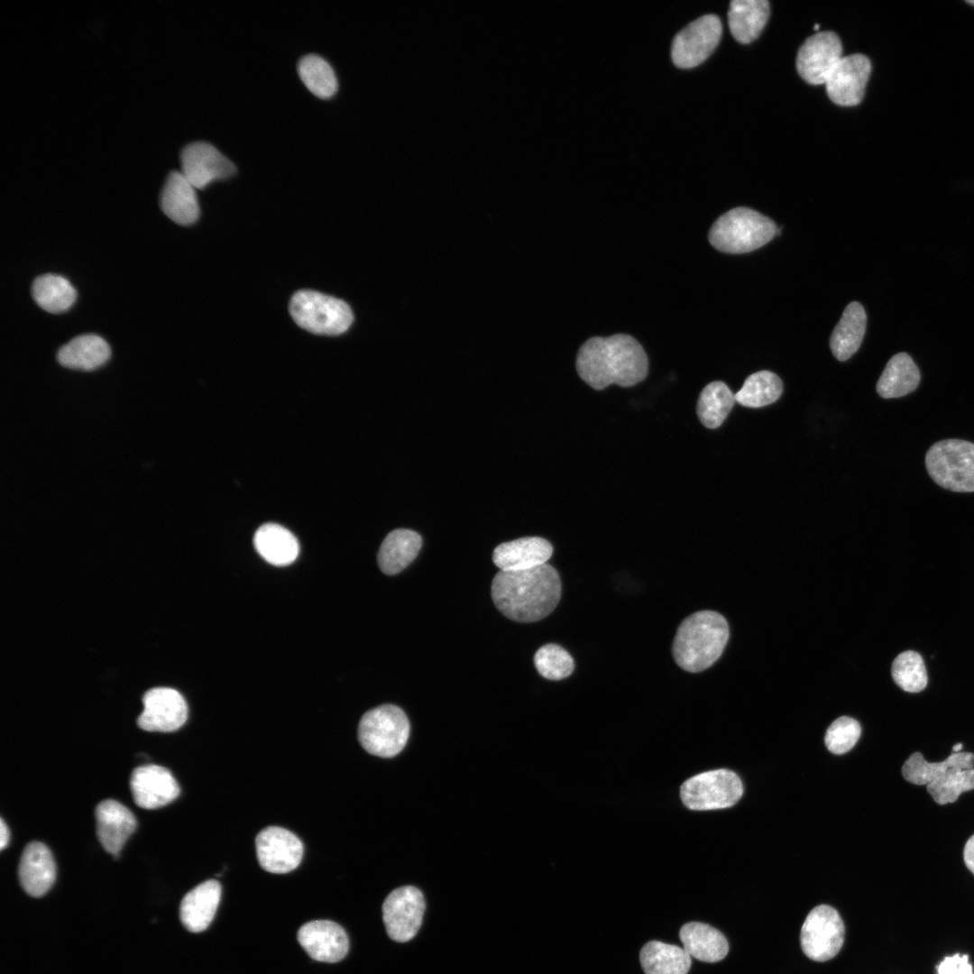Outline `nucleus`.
<instances>
[{"mask_svg": "<svg viewBox=\"0 0 974 974\" xmlns=\"http://www.w3.org/2000/svg\"><path fill=\"white\" fill-rule=\"evenodd\" d=\"M561 581L550 565L516 572L500 570L491 594L496 608L517 622L538 621L551 613L561 598Z\"/></svg>", "mask_w": 974, "mask_h": 974, "instance_id": "1", "label": "nucleus"}, {"mask_svg": "<svg viewBox=\"0 0 974 974\" xmlns=\"http://www.w3.org/2000/svg\"><path fill=\"white\" fill-rule=\"evenodd\" d=\"M576 371L597 391L611 384L631 387L647 377L648 360L640 344L629 335L593 337L578 351Z\"/></svg>", "mask_w": 974, "mask_h": 974, "instance_id": "2", "label": "nucleus"}, {"mask_svg": "<svg viewBox=\"0 0 974 974\" xmlns=\"http://www.w3.org/2000/svg\"><path fill=\"white\" fill-rule=\"evenodd\" d=\"M729 639L725 618L713 611H701L679 625L672 646L675 663L687 672L710 667L721 657Z\"/></svg>", "mask_w": 974, "mask_h": 974, "instance_id": "3", "label": "nucleus"}, {"mask_svg": "<svg viewBox=\"0 0 974 974\" xmlns=\"http://www.w3.org/2000/svg\"><path fill=\"white\" fill-rule=\"evenodd\" d=\"M777 230L776 223L767 216L740 207L721 216L711 227L708 238L718 251L740 254L765 245Z\"/></svg>", "mask_w": 974, "mask_h": 974, "instance_id": "4", "label": "nucleus"}, {"mask_svg": "<svg viewBox=\"0 0 974 974\" xmlns=\"http://www.w3.org/2000/svg\"><path fill=\"white\" fill-rule=\"evenodd\" d=\"M409 729V719L400 707L383 704L362 716L358 725V740L368 753L391 758L405 747Z\"/></svg>", "mask_w": 974, "mask_h": 974, "instance_id": "5", "label": "nucleus"}, {"mask_svg": "<svg viewBox=\"0 0 974 974\" xmlns=\"http://www.w3.org/2000/svg\"><path fill=\"white\" fill-rule=\"evenodd\" d=\"M932 479L942 488L960 492H974V444L945 439L933 444L925 455Z\"/></svg>", "mask_w": 974, "mask_h": 974, "instance_id": "6", "label": "nucleus"}, {"mask_svg": "<svg viewBox=\"0 0 974 974\" xmlns=\"http://www.w3.org/2000/svg\"><path fill=\"white\" fill-rule=\"evenodd\" d=\"M289 312L300 327L318 335H340L353 322L352 310L345 302L312 290L297 292L291 298Z\"/></svg>", "mask_w": 974, "mask_h": 974, "instance_id": "7", "label": "nucleus"}, {"mask_svg": "<svg viewBox=\"0 0 974 974\" xmlns=\"http://www.w3.org/2000/svg\"><path fill=\"white\" fill-rule=\"evenodd\" d=\"M743 786L736 773L729 769L703 772L687 779L681 786L684 804L697 811L728 808L742 796Z\"/></svg>", "mask_w": 974, "mask_h": 974, "instance_id": "8", "label": "nucleus"}, {"mask_svg": "<svg viewBox=\"0 0 974 974\" xmlns=\"http://www.w3.org/2000/svg\"><path fill=\"white\" fill-rule=\"evenodd\" d=\"M845 935L844 923L831 905H820L807 914L800 933L804 953L815 961H826L841 951Z\"/></svg>", "mask_w": 974, "mask_h": 974, "instance_id": "9", "label": "nucleus"}, {"mask_svg": "<svg viewBox=\"0 0 974 974\" xmlns=\"http://www.w3.org/2000/svg\"><path fill=\"white\" fill-rule=\"evenodd\" d=\"M425 899L413 886L392 890L382 905V919L389 937L398 942L411 940L422 923Z\"/></svg>", "mask_w": 974, "mask_h": 974, "instance_id": "10", "label": "nucleus"}, {"mask_svg": "<svg viewBox=\"0 0 974 974\" xmlns=\"http://www.w3.org/2000/svg\"><path fill=\"white\" fill-rule=\"evenodd\" d=\"M722 26L715 14H705L689 23L675 38L672 60L681 69L703 63L720 42Z\"/></svg>", "mask_w": 974, "mask_h": 974, "instance_id": "11", "label": "nucleus"}, {"mask_svg": "<svg viewBox=\"0 0 974 974\" xmlns=\"http://www.w3.org/2000/svg\"><path fill=\"white\" fill-rule=\"evenodd\" d=\"M255 848L260 866L266 871L284 874L294 870L303 857V843L292 832L269 826L256 836Z\"/></svg>", "mask_w": 974, "mask_h": 974, "instance_id": "12", "label": "nucleus"}, {"mask_svg": "<svg viewBox=\"0 0 974 974\" xmlns=\"http://www.w3.org/2000/svg\"><path fill=\"white\" fill-rule=\"evenodd\" d=\"M143 710L137 719L138 726L147 731L171 732L187 721L188 705L177 690L155 687L142 696Z\"/></svg>", "mask_w": 974, "mask_h": 974, "instance_id": "13", "label": "nucleus"}, {"mask_svg": "<svg viewBox=\"0 0 974 974\" xmlns=\"http://www.w3.org/2000/svg\"><path fill=\"white\" fill-rule=\"evenodd\" d=\"M841 53V42L835 32H817L800 47L796 57V69L807 83L825 84L842 58Z\"/></svg>", "mask_w": 974, "mask_h": 974, "instance_id": "14", "label": "nucleus"}, {"mask_svg": "<svg viewBox=\"0 0 974 974\" xmlns=\"http://www.w3.org/2000/svg\"><path fill=\"white\" fill-rule=\"evenodd\" d=\"M182 174L196 188H204L216 179L231 177L234 164L206 142L188 144L181 152Z\"/></svg>", "mask_w": 974, "mask_h": 974, "instance_id": "15", "label": "nucleus"}, {"mask_svg": "<svg viewBox=\"0 0 974 974\" xmlns=\"http://www.w3.org/2000/svg\"><path fill=\"white\" fill-rule=\"evenodd\" d=\"M871 71L868 57L852 54L842 57L825 82L830 99L839 106H856L863 98Z\"/></svg>", "mask_w": 974, "mask_h": 974, "instance_id": "16", "label": "nucleus"}, {"mask_svg": "<svg viewBox=\"0 0 974 974\" xmlns=\"http://www.w3.org/2000/svg\"><path fill=\"white\" fill-rule=\"evenodd\" d=\"M130 787L134 803L144 809L164 806L179 795V786L170 771L154 764L135 767L131 774Z\"/></svg>", "mask_w": 974, "mask_h": 974, "instance_id": "17", "label": "nucleus"}, {"mask_svg": "<svg viewBox=\"0 0 974 974\" xmlns=\"http://www.w3.org/2000/svg\"><path fill=\"white\" fill-rule=\"evenodd\" d=\"M298 941L313 960L327 963L342 960L349 950L344 928L329 920L306 923L298 931Z\"/></svg>", "mask_w": 974, "mask_h": 974, "instance_id": "18", "label": "nucleus"}, {"mask_svg": "<svg viewBox=\"0 0 974 974\" xmlns=\"http://www.w3.org/2000/svg\"><path fill=\"white\" fill-rule=\"evenodd\" d=\"M96 835L105 850L116 859L127 839L135 831L133 813L118 801H101L95 811Z\"/></svg>", "mask_w": 974, "mask_h": 974, "instance_id": "19", "label": "nucleus"}, {"mask_svg": "<svg viewBox=\"0 0 974 974\" xmlns=\"http://www.w3.org/2000/svg\"><path fill=\"white\" fill-rule=\"evenodd\" d=\"M19 881L31 896L40 897L51 887L56 878V865L51 851L40 841L29 842L22 853Z\"/></svg>", "mask_w": 974, "mask_h": 974, "instance_id": "20", "label": "nucleus"}, {"mask_svg": "<svg viewBox=\"0 0 974 974\" xmlns=\"http://www.w3.org/2000/svg\"><path fill=\"white\" fill-rule=\"evenodd\" d=\"M552 553L553 547L547 539L526 537L499 545L492 561L501 571H523L546 564Z\"/></svg>", "mask_w": 974, "mask_h": 974, "instance_id": "21", "label": "nucleus"}, {"mask_svg": "<svg viewBox=\"0 0 974 974\" xmlns=\"http://www.w3.org/2000/svg\"><path fill=\"white\" fill-rule=\"evenodd\" d=\"M221 891L217 880L208 879L184 896L179 906V918L188 931L199 933L209 926L218 907Z\"/></svg>", "mask_w": 974, "mask_h": 974, "instance_id": "22", "label": "nucleus"}, {"mask_svg": "<svg viewBox=\"0 0 974 974\" xmlns=\"http://www.w3.org/2000/svg\"><path fill=\"white\" fill-rule=\"evenodd\" d=\"M196 188L182 172L171 171L161 195V207L164 214L179 225H188L199 216V206Z\"/></svg>", "mask_w": 974, "mask_h": 974, "instance_id": "23", "label": "nucleus"}, {"mask_svg": "<svg viewBox=\"0 0 974 974\" xmlns=\"http://www.w3.org/2000/svg\"><path fill=\"white\" fill-rule=\"evenodd\" d=\"M683 948L691 957L704 962L723 960L729 951L726 937L716 928L703 923L690 922L679 932Z\"/></svg>", "mask_w": 974, "mask_h": 974, "instance_id": "24", "label": "nucleus"}, {"mask_svg": "<svg viewBox=\"0 0 974 974\" xmlns=\"http://www.w3.org/2000/svg\"><path fill=\"white\" fill-rule=\"evenodd\" d=\"M422 546L421 536L407 528L390 532L382 541L377 562L381 571L393 575L406 568L418 556Z\"/></svg>", "mask_w": 974, "mask_h": 974, "instance_id": "25", "label": "nucleus"}, {"mask_svg": "<svg viewBox=\"0 0 974 974\" xmlns=\"http://www.w3.org/2000/svg\"><path fill=\"white\" fill-rule=\"evenodd\" d=\"M253 545L259 555L268 563L285 566L296 560L299 546L295 536L276 523L261 526L253 537Z\"/></svg>", "mask_w": 974, "mask_h": 974, "instance_id": "26", "label": "nucleus"}, {"mask_svg": "<svg viewBox=\"0 0 974 974\" xmlns=\"http://www.w3.org/2000/svg\"><path fill=\"white\" fill-rule=\"evenodd\" d=\"M111 355L108 344L96 335H78L58 352L59 363L67 368L92 371L107 362Z\"/></svg>", "mask_w": 974, "mask_h": 974, "instance_id": "27", "label": "nucleus"}, {"mask_svg": "<svg viewBox=\"0 0 974 974\" xmlns=\"http://www.w3.org/2000/svg\"><path fill=\"white\" fill-rule=\"evenodd\" d=\"M867 324L864 308L859 302L850 303L834 327L831 338V350L839 361L850 358L859 348Z\"/></svg>", "mask_w": 974, "mask_h": 974, "instance_id": "28", "label": "nucleus"}, {"mask_svg": "<svg viewBox=\"0 0 974 974\" xmlns=\"http://www.w3.org/2000/svg\"><path fill=\"white\" fill-rule=\"evenodd\" d=\"M767 0H733L728 20L730 32L740 43H749L762 32L769 17Z\"/></svg>", "mask_w": 974, "mask_h": 974, "instance_id": "29", "label": "nucleus"}, {"mask_svg": "<svg viewBox=\"0 0 974 974\" xmlns=\"http://www.w3.org/2000/svg\"><path fill=\"white\" fill-rule=\"evenodd\" d=\"M920 381V372L905 353L895 354L887 363L877 383V391L885 399L899 398L914 391Z\"/></svg>", "mask_w": 974, "mask_h": 974, "instance_id": "30", "label": "nucleus"}, {"mask_svg": "<svg viewBox=\"0 0 974 974\" xmlns=\"http://www.w3.org/2000/svg\"><path fill=\"white\" fill-rule=\"evenodd\" d=\"M639 960L645 974H687L692 964L684 948L659 941L647 942Z\"/></svg>", "mask_w": 974, "mask_h": 974, "instance_id": "31", "label": "nucleus"}, {"mask_svg": "<svg viewBox=\"0 0 974 974\" xmlns=\"http://www.w3.org/2000/svg\"><path fill=\"white\" fill-rule=\"evenodd\" d=\"M952 767L973 768L974 753L953 752L943 761L930 763L920 752H914L904 763L902 774L909 783L927 786Z\"/></svg>", "mask_w": 974, "mask_h": 974, "instance_id": "32", "label": "nucleus"}, {"mask_svg": "<svg viewBox=\"0 0 974 974\" xmlns=\"http://www.w3.org/2000/svg\"><path fill=\"white\" fill-rule=\"evenodd\" d=\"M32 298L43 310L58 314L68 310L77 299L74 287L62 276L45 274L35 279Z\"/></svg>", "mask_w": 974, "mask_h": 974, "instance_id": "33", "label": "nucleus"}, {"mask_svg": "<svg viewBox=\"0 0 974 974\" xmlns=\"http://www.w3.org/2000/svg\"><path fill=\"white\" fill-rule=\"evenodd\" d=\"M735 394L722 381H712L700 393L696 413L701 423L710 429L720 427L733 405Z\"/></svg>", "mask_w": 974, "mask_h": 974, "instance_id": "34", "label": "nucleus"}, {"mask_svg": "<svg viewBox=\"0 0 974 974\" xmlns=\"http://www.w3.org/2000/svg\"><path fill=\"white\" fill-rule=\"evenodd\" d=\"M783 391L780 378L770 371L749 375L735 394L736 402L748 408H761L776 401Z\"/></svg>", "mask_w": 974, "mask_h": 974, "instance_id": "35", "label": "nucleus"}, {"mask_svg": "<svg viewBox=\"0 0 974 974\" xmlns=\"http://www.w3.org/2000/svg\"><path fill=\"white\" fill-rule=\"evenodd\" d=\"M298 71L302 82L315 96L329 98L335 94L338 85L335 72L320 56H304L299 62Z\"/></svg>", "mask_w": 974, "mask_h": 974, "instance_id": "36", "label": "nucleus"}, {"mask_svg": "<svg viewBox=\"0 0 974 974\" xmlns=\"http://www.w3.org/2000/svg\"><path fill=\"white\" fill-rule=\"evenodd\" d=\"M974 789V767H952L927 785V791L938 804L955 802L963 792Z\"/></svg>", "mask_w": 974, "mask_h": 974, "instance_id": "37", "label": "nucleus"}, {"mask_svg": "<svg viewBox=\"0 0 974 974\" xmlns=\"http://www.w3.org/2000/svg\"><path fill=\"white\" fill-rule=\"evenodd\" d=\"M892 677L905 692L918 693L927 685V673L920 654L906 650L899 654L892 664Z\"/></svg>", "mask_w": 974, "mask_h": 974, "instance_id": "38", "label": "nucleus"}, {"mask_svg": "<svg viewBox=\"0 0 974 974\" xmlns=\"http://www.w3.org/2000/svg\"><path fill=\"white\" fill-rule=\"evenodd\" d=\"M534 664L539 675L556 681L566 678L574 668L572 656L565 648L553 643L546 644L537 650Z\"/></svg>", "mask_w": 974, "mask_h": 974, "instance_id": "39", "label": "nucleus"}, {"mask_svg": "<svg viewBox=\"0 0 974 974\" xmlns=\"http://www.w3.org/2000/svg\"><path fill=\"white\" fill-rule=\"evenodd\" d=\"M859 723L853 718L842 716L835 720L825 733V745L833 754L841 755L850 750L859 739Z\"/></svg>", "mask_w": 974, "mask_h": 974, "instance_id": "40", "label": "nucleus"}, {"mask_svg": "<svg viewBox=\"0 0 974 974\" xmlns=\"http://www.w3.org/2000/svg\"><path fill=\"white\" fill-rule=\"evenodd\" d=\"M938 974H973L972 966L969 963V956H960L956 953L953 956L945 957L937 966Z\"/></svg>", "mask_w": 974, "mask_h": 974, "instance_id": "41", "label": "nucleus"}, {"mask_svg": "<svg viewBox=\"0 0 974 974\" xmlns=\"http://www.w3.org/2000/svg\"><path fill=\"white\" fill-rule=\"evenodd\" d=\"M963 858L967 868L974 874V835L965 844Z\"/></svg>", "mask_w": 974, "mask_h": 974, "instance_id": "42", "label": "nucleus"}, {"mask_svg": "<svg viewBox=\"0 0 974 974\" xmlns=\"http://www.w3.org/2000/svg\"><path fill=\"white\" fill-rule=\"evenodd\" d=\"M10 838V832L7 825L3 819L0 820V849L4 850L7 847Z\"/></svg>", "mask_w": 974, "mask_h": 974, "instance_id": "43", "label": "nucleus"}, {"mask_svg": "<svg viewBox=\"0 0 974 974\" xmlns=\"http://www.w3.org/2000/svg\"><path fill=\"white\" fill-rule=\"evenodd\" d=\"M962 748H963V745L961 743H958V744H956V745H954L952 747V750H953V752H960L962 749Z\"/></svg>", "mask_w": 974, "mask_h": 974, "instance_id": "44", "label": "nucleus"}, {"mask_svg": "<svg viewBox=\"0 0 974 974\" xmlns=\"http://www.w3.org/2000/svg\"><path fill=\"white\" fill-rule=\"evenodd\" d=\"M966 3L974 5V0H968Z\"/></svg>", "mask_w": 974, "mask_h": 974, "instance_id": "45", "label": "nucleus"}, {"mask_svg": "<svg viewBox=\"0 0 974 974\" xmlns=\"http://www.w3.org/2000/svg\"><path fill=\"white\" fill-rule=\"evenodd\" d=\"M818 29H819V24L814 25V30H818Z\"/></svg>", "mask_w": 974, "mask_h": 974, "instance_id": "46", "label": "nucleus"}]
</instances>
